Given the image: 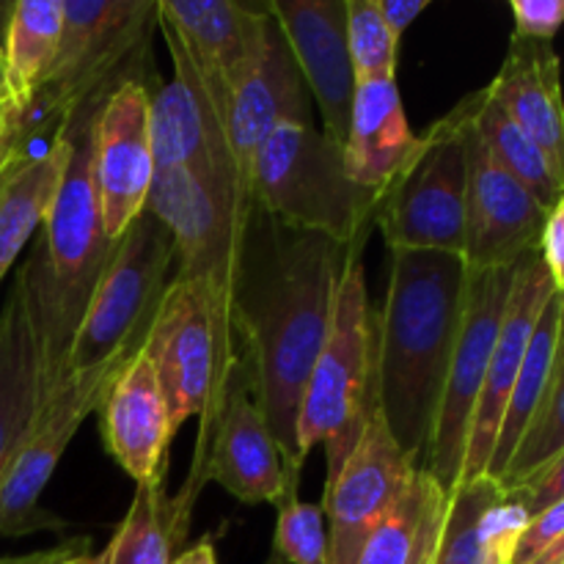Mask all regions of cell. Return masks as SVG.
<instances>
[{"label": "cell", "instance_id": "cell-1", "mask_svg": "<svg viewBox=\"0 0 564 564\" xmlns=\"http://www.w3.org/2000/svg\"><path fill=\"white\" fill-rule=\"evenodd\" d=\"M347 251L323 235L281 226L259 207L242 237L235 290L242 367L292 482L306 466L297 449L303 391L334 323Z\"/></svg>", "mask_w": 564, "mask_h": 564}, {"label": "cell", "instance_id": "cell-2", "mask_svg": "<svg viewBox=\"0 0 564 564\" xmlns=\"http://www.w3.org/2000/svg\"><path fill=\"white\" fill-rule=\"evenodd\" d=\"M466 275L460 253L389 251V290L378 314V411L419 468L460 328Z\"/></svg>", "mask_w": 564, "mask_h": 564}, {"label": "cell", "instance_id": "cell-3", "mask_svg": "<svg viewBox=\"0 0 564 564\" xmlns=\"http://www.w3.org/2000/svg\"><path fill=\"white\" fill-rule=\"evenodd\" d=\"M97 102L66 121L69 158L64 180L42 226V240L17 273L31 312L33 328L42 341L44 380L53 391L66 378V358L83 323L91 292L113 253L99 215L91 180V116Z\"/></svg>", "mask_w": 564, "mask_h": 564}, {"label": "cell", "instance_id": "cell-4", "mask_svg": "<svg viewBox=\"0 0 564 564\" xmlns=\"http://www.w3.org/2000/svg\"><path fill=\"white\" fill-rule=\"evenodd\" d=\"M378 411V312L369 306L361 246L347 251L334 323L303 391L297 449L325 446V485L339 474Z\"/></svg>", "mask_w": 564, "mask_h": 564}, {"label": "cell", "instance_id": "cell-5", "mask_svg": "<svg viewBox=\"0 0 564 564\" xmlns=\"http://www.w3.org/2000/svg\"><path fill=\"white\" fill-rule=\"evenodd\" d=\"M147 209L174 240V279L193 281L207 292L220 334L242 358L235 290L253 202L242 193L235 169L198 163L158 171Z\"/></svg>", "mask_w": 564, "mask_h": 564}, {"label": "cell", "instance_id": "cell-6", "mask_svg": "<svg viewBox=\"0 0 564 564\" xmlns=\"http://www.w3.org/2000/svg\"><path fill=\"white\" fill-rule=\"evenodd\" d=\"M253 207L297 231L361 246L383 193L350 180L345 147L314 124H281L262 143L251 174Z\"/></svg>", "mask_w": 564, "mask_h": 564}, {"label": "cell", "instance_id": "cell-7", "mask_svg": "<svg viewBox=\"0 0 564 564\" xmlns=\"http://www.w3.org/2000/svg\"><path fill=\"white\" fill-rule=\"evenodd\" d=\"M174 262L176 253L169 229L143 209L116 240L113 253L94 286L66 358V375L88 372L141 350L154 312L174 279Z\"/></svg>", "mask_w": 564, "mask_h": 564}, {"label": "cell", "instance_id": "cell-8", "mask_svg": "<svg viewBox=\"0 0 564 564\" xmlns=\"http://www.w3.org/2000/svg\"><path fill=\"white\" fill-rule=\"evenodd\" d=\"M143 352L163 389L174 435L187 419L202 416L196 449L202 452L242 367L240 352L220 334L213 301L202 286L171 279L149 325Z\"/></svg>", "mask_w": 564, "mask_h": 564}, {"label": "cell", "instance_id": "cell-9", "mask_svg": "<svg viewBox=\"0 0 564 564\" xmlns=\"http://www.w3.org/2000/svg\"><path fill=\"white\" fill-rule=\"evenodd\" d=\"M64 33L55 64L33 97L22 130L31 119H58V124L80 113L88 102L102 99L110 80L124 64L147 47L152 25H158V0H61Z\"/></svg>", "mask_w": 564, "mask_h": 564}, {"label": "cell", "instance_id": "cell-10", "mask_svg": "<svg viewBox=\"0 0 564 564\" xmlns=\"http://www.w3.org/2000/svg\"><path fill=\"white\" fill-rule=\"evenodd\" d=\"M389 251H466V147L463 108L422 135V152L378 209Z\"/></svg>", "mask_w": 564, "mask_h": 564}, {"label": "cell", "instance_id": "cell-11", "mask_svg": "<svg viewBox=\"0 0 564 564\" xmlns=\"http://www.w3.org/2000/svg\"><path fill=\"white\" fill-rule=\"evenodd\" d=\"M516 264L482 270L468 268L460 328H457L433 438H430L422 466L449 494L460 482L468 427H471L474 408H477L485 372H488L490 356L499 339L512 279H516Z\"/></svg>", "mask_w": 564, "mask_h": 564}, {"label": "cell", "instance_id": "cell-12", "mask_svg": "<svg viewBox=\"0 0 564 564\" xmlns=\"http://www.w3.org/2000/svg\"><path fill=\"white\" fill-rule=\"evenodd\" d=\"M130 358L88 369V372L66 375L44 397L0 488V538H22V534L58 527V518L44 512L39 499L53 479L66 446L72 444L80 424L94 411H99L110 383Z\"/></svg>", "mask_w": 564, "mask_h": 564}, {"label": "cell", "instance_id": "cell-13", "mask_svg": "<svg viewBox=\"0 0 564 564\" xmlns=\"http://www.w3.org/2000/svg\"><path fill=\"white\" fill-rule=\"evenodd\" d=\"M158 163L149 132V88L127 77L91 116V180L108 240H119L147 209Z\"/></svg>", "mask_w": 564, "mask_h": 564}, {"label": "cell", "instance_id": "cell-14", "mask_svg": "<svg viewBox=\"0 0 564 564\" xmlns=\"http://www.w3.org/2000/svg\"><path fill=\"white\" fill-rule=\"evenodd\" d=\"M419 471L375 411L356 449L325 485L323 510L328 527V564H358L369 534L378 529Z\"/></svg>", "mask_w": 564, "mask_h": 564}, {"label": "cell", "instance_id": "cell-15", "mask_svg": "<svg viewBox=\"0 0 564 564\" xmlns=\"http://www.w3.org/2000/svg\"><path fill=\"white\" fill-rule=\"evenodd\" d=\"M463 108L466 147V251L471 270L507 268L540 248L549 209L488 154Z\"/></svg>", "mask_w": 564, "mask_h": 564}, {"label": "cell", "instance_id": "cell-16", "mask_svg": "<svg viewBox=\"0 0 564 564\" xmlns=\"http://www.w3.org/2000/svg\"><path fill=\"white\" fill-rule=\"evenodd\" d=\"M193 474L198 485L215 479L242 505H273L279 510L286 496L297 494V482L284 471L268 419L253 400L246 367H240L226 394L207 446L196 452Z\"/></svg>", "mask_w": 564, "mask_h": 564}, {"label": "cell", "instance_id": "cell-17", "mask_svg": "<svg viewBox=\"0 0 564 564\" xmlns=\"http://www.w3.org/2000/svg\"><path fill=\"white\" fill-rule=\"evenodd\" d=\"M554 292V279L545 268L540 248L518 259L499 339H496L482 391H479L477 408H474L471 427H468L466 457H463V471L457 485H471L488 474L512 386H516L518 372L523 367V356H527V347L532 341L540 312H543Z\"/></svg>", "mask_w": 564, "mask_h": 564}, {"label": "cell", "instance_id": "cell-18", "mask_svg": "<svg viewBox=\"0 0 564 564\" xmlns=\"http://www.w3.org/2000/svg\"><path fill=\"white\" fill-rule=\"evenodd\" d=\"M163 17L185 47L187 58L207 83V91L226 124L231 91L251 72L268 39L270 3L231 0H158Z\"/></svg>", "mask_w": 564, "mask_h": 564}, {"label": "cell", "instance_id": "cell-19", "mask_svg": "<svg viewBox=\"0 0 564 564\" xmlns=\"http://www.w3.org/2000/svg\"><path fill=\"white\" fill-rule=\"evenodd\" d=\"M306 91L323 113V132L345 147L356 72L347 47V0H268Z\"/></svg>", "mask_w": 564, "mask_h": 564}, {"label": "cell", "instance_id": "cell-20", "mask_svg": "<svg viewBox=\"0 0 564 564\" xmlns=\"http://www.w3.org/2000/svg\"><path fill=\"white\" fill-rule=\"evenodd\" d=\"M281 124H312V113H308L306 83L297 72L284 33L273 20L257 64L231 91L224 124L226 149L237 171V182L251 202L253 160L262 143Z\"/></svg>", "mask_w": 564, "mask_h": 564}, {"label": "cell", "instance_id": "cell-21", "mask_svg": "<svg viewBox=\"0 0 564 564\" xmlns=\"http://www.w3.org/2000/svg\"><path fill=\"white\" fill-rule=\"evenodd\" d=\"M99 419L110 457L135 488L165 482L171 441L176 435L171 430L163 389L143 347L110 383L99 405Z\"/></svg>", "mask_w": 564, "mask_h": 564}, {"label": "cell", "instance_id": "cell-22", "mask_svg": "<svg viewBox=\"0 0 564 564\" xmlns=\"http://www.w3.org/2000/svg\"><path fill=\"white\" fill-rule=\"evenodd\" d=\"M158 28L163 31L171 61H174V80L163 83L158 91L149 94V132H152L158 171L185 169V165L198 163L231 165L224 119L209 97L207 83L187 58L176 33L160 14Z\"/></svg>", "mask_w": 564, "mask_h": 564}, {"label": "cell", "instance_id": "cell-23", "mask_svg": "<svg viewBox=\"0 0 564 564\" xmlns=\"http://www.w3.org/2000/svg\"><path fill=\"white\" fill-rule=\"evenodd\" d=\"M485 91L543 149L564 185L562 66L551 44L512 36L505 64Z\"/></svg>", "mask_w": 564, "mask_h": 564}, {"label": "cell", "instance_id": "cell-24", "mask_svg": "<svg viewBox=\"0 0 564 564\" xmlns=\"http://www.w3.org/2000/svg\"><path fill=\"white\" fill-rule=\"evenodd\" d=\"M422 152V135L408 124L397 77L356 83L345 165L352 182L369 191L389 193Z\"/></svg>", "mask_w": 564, "mask_h": 564}, {"label": "cell", "instance_id": "cell-25", "mask_svg": "<svg viewBox=\"0 0 564 564\" xmlns=\"http://www.w3.org/2000/svg\"><path fill=\"white\" fill-rule=\"evenodd\" d=\"M47 394L42 341L14 281L0 312V488Z\"/></svg>", "mask_w": 564, "mask_h": 564}, {"label": "cell", "instance_id": "cell-26", "mask_svg": "<svg viewBox=\"0 0 564 564\" xmlns=\"http://www.w3.org/2000/svg\"><path fill=\"white\" fill-rule=\"evenodd\" d=\"M69 158V127L58 124L50 147L39 154H20L0 187V284L14 268L33 231L42 229L64 180Z\"/></svg>", "mask_w": 564, "mask_h": 564}, {"label": "cell", "instance_id": "cell-27", "mask_svg": "<svg viewBox=\"0 0 564 564\" xmlns=\"http://www.w3.org/2000/svg\"><path fill=\"white\" fill-rule=\"evenodd\" d=\"M446 510L449 490L441 488L424 468H419L405 494L369 534L358 564H422L438 549Z\"/></svg>", "mask_w": 564, "mask_h": 564}, {"label": "cell", "instance_id": "cell-28", "mask_svg": "<svg viewBox=\"0 0 564 564\" xmlns=\"http://www.w3.org/2000/svg\"><path fill=\"white\" fill-rule=\"evenodd\" d=\"M562 314H564V301H562V292L556 290L554 295L549 297L543 312H540L532 341H529L527 356H523V367L521 372H518L516 386H512L505 419H501V430H499V438H496L494 457H490L488 474H485V477L494 479V482H499V479L505 477L518 444L523 441L534 413H538L540 402H543L545 386H549L551 369H554L556 345H560Z\"/></svg>", "mask_w": 564, "mask_h": 564}, {"label": "cell", "instance_id": "cell-29", "mask_svg": "<svg viewBox=\"0 0 564 564\" xmlns=\"http://www.w3.org/2000/svg\"><path fill=\"white\" fill-rule=\"evenodd\" d=\"M191 507L187 490L171 499L165 482L135 488L124 521L105 549L108 564H171L187 534Z\"/></svg>", "mask_w": 564, "mask_h": 564}, {"label": "cell", "instance_id": "cell-30", "mask_svg": "<svg viewBox=\"0 0 564 564\" xmlns=\"http://www.w3.org/2000/svg\"><path fill=\"white\" fill-rule=\"evenodd\" d=\"M468 105V119L471 127L477 130L479 141L488 149L490 158L507 171V174L516 176L545 209H554L564 196V185L556 176L554 165L545 158L543 149L505 113L501 105H496L490 99V94L477 91L466 99Z\"/></svg>", "mask_w": 564, "mask_h": 564}, {"label": "cell", "instance_id": "cell-31", "mask_svg": "<svg viewBox=\"0 0 564 564\" xmlns=\"http://www.w3.org/2000/svg\"><path fill=\"white\" fill-rule=\"evenodd\" d=\"M61 33H64V3L61 0H14L3 55L22 113H28L44 77L53 69L61 47Z\"/></svg>", "mask_w": 564, "mask_h": 564}, {"label": "cell", "instance_id": "cell-32", "mask_svg": "<svg viewBox=\"0 0 564 564\" xmlns=\"http://www.w3.org/2000/svg\"><path fill=\"white\" fill-rule=\"evenodd\" d=\"M564 449V314H562V330L560 345H556L554 369H551L549 386H545L543 402H540L538 413H534L532 424H529L527 435L518 444L516 455H512L510 466H507L505 477L499 485L505 490H516L518 485L527 482L532 474H538L551 457H556Z\"/></svg>", "mask_w": 564, "mask_h": 564}, {"label": "cell", "instance_id": "cell-33", "mask_svg": "<svg viewBox=\"0 0 564 564\" xmlns=\"http://www.w3.org/2000/svg\"><path fill=\"white\" fill-rule=\"evenodd\" d=\"M499 494L501 485L488 477L452 490L433 564H494L479 540V518Z\"/></svg>", "mask_w": 564, "mask_h": 564}, {"label": "cell", "instance_id": "cell-34", "mask_svg": "<svg viewBox=\"0 0 564 564\" xmlns=\"http://www.w3.org/2000/svg\"><path fill=\"white\" fill-rule=\"evenodd\" d=\"M347 47L356 83L397 77L400 39L380 17L378 0H347Z\"/></svg>", "mask_w": 564, "mask_h": 564}, {"label": "cell", "instance_id": "cell-35", "mask_svg": "<svg viewBox=\"0 0 564 564\" xmlns=\"http://www.w3.org/2000/svg\"><path fill=\"white\" fill-rule=\"evenodd\" d=\"M270 564H328V527L323 505L286 496L279 507Z\"/></svg>", "mask_w": 564, "mask_h": 564}, {"label": "cell", "instance_id": "cell-36", "mask_svg": "<svg viewBox=\"0 0 564 564\" xmlns=\"http://www.w3.org/2000/svg\"><path fill=\"white\" fill-rule=\"evenodd\" d=\"M510 11L518 39L551 42L564 25V0H512Z\"/></svg>", "mask_w": 564, "mask_h": 564}, {"label": "cell", "instance_id": "cell-37", "mask_svg": "<svg viewBox=\"0 0 564 564\" xmlns=\"http://www.w3.org/2000/svg\"><path fill=\"white\" fill-rule=\"evenodd\" d=\"M516 499L523 501V507L529 510V516H538V512L549 510V507L564 501V449L556 457H551L538 474L527 479L523 485H518L516 490H507Z\"/></svg>", "mask_w": 564, "mask_h": 564}, {"label": "cell", "instance_id": "cell-38", "mask_svg": "<svg viewBox=\"0 0 564 564\" xmlns=\"http://www.w3.org/2000/svg\"><path fill=\"white\" fill-rule=\"evenodd\" d=\"M564 534V501L549 507V510L538 512V516L529 521L527 532H523L521 543H518L512 564H534L551 545L556 543Z\"/></svg>", "mask_w": 564, "mask_h": 564}, {"label": "cell", "instance_id": "cell-39", "mask_svg": "<svg viewBox=\"0 0 564 564\" xmlns=\"http://www.w3.org/2000/svg\"><path fill=\"white\" fill-rule=\"evenodd\" d=\"M540 253H543L545 268H549L551 279H554V286L562 292L564 290V196L549 213V220H545L543 240H540Z\"/></svg>", "mask_w": 564, "mask_h": 564}, {"label": "cell", "instance_id": "cell-40", "mask_svg": "<svg viewBox=\"0 0 564 564\" xmlns=\"http://www.w3.org/2000/svg\"><path fill=\"white\" fill-rule=\"evenodd\" d=\"M22 105L17 99L14 88L9 80V66H6V55L0 50V138L11 147H22L20 143V127H22Z\"/></svg>", "mask_w": 564, "mask_h": 564}, {"label": "cell", "instance_id": "cell-41", "mask_svg": "<svg viewBox=\"0 0 564 564\" xmlns=\"http://www.w3.org/2000/svg\"><path fill=\"white\" fill-rule=\"evenodd\" d=\"M430 3L433 0H378V11L386 25H389V31L402 42L408 28L430 9Z\"/></svg>", "mask_w": 564, "mask_h": 564}, {"label": "cell", "instance_id": "cell-42", "mask_svg": "<svg viewBox=\"0 0 564 564\" xmlns=\"http://www.w3.org/2000/svg\"><path fill=\"white\" fill-rule=\"evenodd\" d=\"M91 551V540L88 538H69L64 543L53 545V549L33 551V554L22 556H0V564H66L75 556Z\"/></svg>", "mask_w": 564, "mask_h": 564}, {"label": "cell", "instance_id": "cell-43", "mask_svg": "<svg viewBox=\"0 0 564 564\" xmlns=\"http://www.w3.org/2000/svg\"><path fill=\"white\" fill-rule=\"evenodd\" d=\"M171 564H218V556H215V545L213 540L204 538L198 540L196 545H191V549L180 551V554L171 560Z\"/></svg>", "mask_w": 564, "mask_h": 564}, {"label": "cell", "instance_id": "cell-44", "mask_svg": "<svg viewBox=\"0 0 564 564\" xmlns=\"http://www.w3.org/2000/svg\"><path fill=\"white\" fill-rule=\"evenodd\" d=\"M534 564H564V534Z\"/></svg>", "mask_w": 564, "mask_h": 564}, {"label": "cell", "instance_id": "cell-45", "mask_svg": "<svg viewBox=\"0 0 564 564\" xmlns=\"http://www.w3.org/2000/svg\"><path fill=\"white\" fill-rule=\"evenodd\" d=\"M11 11H14V3H3V0H0V50H3V42H6V31H9Z\"/></svg>", "mask_w": 564, "mask_h": 564}, {"label": "cell", "instance_id": "cell-46", "mask_svg": "<svg viewBox=\"0 0 564 564\" xmlns=\"http://www.w3.org/2000/svg\"><path fill=\"white\" fill-rule=\"evenodd\" d=\"M66 564H108V556H105V551H99V554L86 551V554L75 556V560H69Z\"/></svg>", "mask_w": 564, "mask_h": 564}, {"label": "cell", "instance_id": "cell-47", "mask_svg": "<svg viewBox=\"0 0 564 564\" xmlns=\"http://www.w3.org/2000/svg\"><path fill=\"white\" fill-rule=\"evenodd\" d=\"M20 154H25V149H14V152L9 154V158L3 160V165H0V187H3V182H6V176H9V171H11V165H14V160L20 158Z\"/></svg>", "mask_w": 564, "mask_h": 564}, {"label": "cell", "instance_id": "cell-48", "mask_svg": "<svg viewBox=\"0 0 564 564\" xmlns=\"http://www.w3.org/2000/svg\"><path fill=\"white\" fill-rule=\"evenodd\" d=\"M14 149H22V147H11V143H6L3 138H0V165H3V160L9 158V154L14 152Z\"/></svg>", "mask_w": 564, "mask_h": 564}, {"label": "cell", "instance_id": "cell-49", "mask_svg": "<svg viewBox=\"0 0 564 564\" xmlns=\"http://www.w3.org/2000/svg\"><path fill=\"white\" fill-rule=\"evenodd\" d=\"M562 301H564V290H562Z\"/></svg>", "mask_w": 564, "mask_h": 564}]
</instances>
